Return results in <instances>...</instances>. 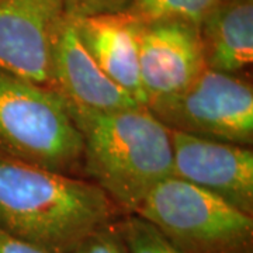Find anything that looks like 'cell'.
<instances>
[{
	"instance_id": "obj_11",
	"label": "cell",
	"mask_w": 253,
	"mask_h": 253,
	"mask_svg": "<svg viewBox=\"0 0 253 253\" xmlns=\"http://www.w3.org/2000/svg\"><path fill=\"white\" fill-rule=\"evenodd\" d=\"M206 68L242 76L253 63V0H226L199 26Z\"/></svg>"
},
{
	"instance_id": "obj_16",
	"label": "cell",
	"mask_w": 253,
	"mask_h": 253,
	"mask_svg": "<svg viewBox=\"0 0 253 253\" xmlns=\"http://www.w3.org/2000/svg\"><path fill=\"white\" fill-rule=\"evenodd\" d=\"M0 253H51L38 248L36 245L28 244L23 239L10 235L9 232L0 228Z\"/></svg>"
},
{
	"instance_id": "obj_15",
	"label": "cell",
	"mask_w": 253,
	"mask_h": 253,
	"mask_svg": "<svg viewBox=\"0 0 253 253\" xmlns=\"http://www.w3.org/2000/svg\"><path fill=\"white\" fill-rule=\"evenodd\" d=\"M134 0H63L68 17L78 18L96 14L126 11Z\"/></svg>"
},
{
	"instance_id": "obj_14",
	"label": "cell",
	"mask_w": 253,
	"mask_h": 253,
	"mask_svg": "<svg viewBox=\"0 0 253 253\" xmlns=\"http://www.w3.org/2000/svg\"><path fill=\"white\" fill-rule=\"evenodd\" d=\"M66 253H128L118 219L100 226L81 244Z\"/></svg>"
},
{
	"instance_id": "obj_8",
	"label": "cell",
	"mask_w": 253,
	"mask_h": 253,
	"mask_svg": "<svg viewBox=\"0 0 253 253\" xmlns=\"http://www.w3.org/2000/svg\"><path fill=\"white\" fill-rule=\"evenodd\" d=\"M138 46L146 107L184 90L206 69L200 28L193 23H141Z\"/></svg>"
},
{
	"instance_id": "obj_4",
	"label": "cell",
	"mask_w": 253,
	"mask_h": 253,
	"mask_svg": "<svg viewBox=\"0 0 253 253\" xmlns=\"http://www.w3.org/2000/svg\"><path fill=\"white\" fill-rule=\"evenodd\" d=\"M134 215L180 253H253V215L173 176L146 194Z\"/></svg>"
},
{
	"instance_id": "obj_7",
	"label": "cell",
	"mask_w": 253,
	"mask_h": 253,
	"mask_svg": "<svg viewBox=\"0 0 253 253\" xmlns=\"http://www.w3.org/2000/svg\"><path fill=\"white\" fill-rule=\"evenodd\" d=\"M173 177L217 196L253 215L252 146L229 144L170 129Z\"/></svg>"
},
{
	"instance_id": "obj_6",
	"label": "cell",
	"mask_w": 253,
	"mask_h": 253,
	"mask_svg": "<svg viewBox=\"0 0 253 253\" xmlns=\"http://www.w3.org/2000/svg\"><path fill=\"white\" fill-rule=\"evenodd\" d=\"M68 14L63 0H0V69L52 90V55Z\"/></svg>"
},
{
	"instance_id": "obj_9",
	"label": "cell",
	"mask_w": 253,
	"mask_h": 253,
	"mask_svg": "<svg viewBox=\"0 0 253 253\" xmlns=\"http://www.w3.org/2000/svg\"><path fill=\"white\" fill-rule=\"evenodd\" d=\"M52 90L63 101L96 113H113L141 106L93 61L82 45L71 17L63 23L55 42Z\"/></svg>"
},
{
	"instance_id": "obj_1",
	"label": "cell",
	"mask_w": 253,
	"mask_h": 253,
	"mask_svg": "<svg viewBox=\"0 0 253 253\" xmlns=\"http://www.w3.org/2000/svg\"><path fill=\"white\" fill-rule=\"evenodd\" d=\"M123 217L90 180L0 155V228L51 253H66Z\"/></svg>"
},
{
	"instance_id": "obj_13",
	"label": "cell",
	"mask_w": 253,
	"mask_h": 253,
	"mask_svg": "<svg viewBox=\"0 0 253 253\" xmlns=\"http://www.w3.org/2000/svg\"><path fill=\"white\" fill-rule=\"evenodd\" d=\"M118 225L128 253H180L154 225L138 215H123L118 218Z\"/></svg>"
},
{
	"instance_id": "obj_3",
	"label": "cell",
	"mask_w": 253,
	"mask_h": 253,
	"mask_svg": "<svg viewBox=\"0 0 253 253\" xmlns=\"http://www.w3.org/2000/svg\"><path fill=\"white\" fill-rule=\"evenodd\" d=\"M0 155L73 176L83 139L61 96L0 69Z\"/></svg>"
},
{
	"instance_id": "obj_12",
	"label": "cell",
	"mask_w": 253,
	"mask_h": 253,
	"mask_svg": "<svg viewBox=\"0 0 253 253\" xmlns=\"http://www.w3.org/2000/svg\"><path fill=\"white\" fill-rule=\"evenodd\" d=\"M226 0H134L126 10L138 23L181 20L200 26Z\"/></svg>"
},
{
	"instance_id": "obj_5",
	"label": "cell",
	"mask_w": 253,
	"mask_h": 253,
	"mask_svg": "<svg viewBox=\"0 0 253 253\" xmlns=\"http://www.w3.org/2000/svg\"><path fill=\"white\" fill-rule=\"evenodd\" d=\"M148 110L163 126L183 134L252 146L253 87L238 75L206 68L180 93Z\"/></svg>"
},
{
	"instance_id": "obj_2",
	"label": "cell",
	"mask_w": 253,
	"mask_h": 253,
	"mask_svg": "<svg viewBox=\"0 0 253 253\" xmlns=\"http://www.w3.org/2000/svg\"><path fill=\"white\" fill-rule=\"evenodd\" d=\"M63 104L83 139L82 170L123 215L134 214L155 186L173 176L170 129L148 107L96 113Z\"/></svg>"
},
{
	"instance_id": "obj_10",
	"label": "cell",
	"mask_w": 253,
	"mask_h": 253,
	"mask_svg": "<svg viewBox=\"0 0 253 253\" xmlns=\"http://www.w3.org/2000/svg\"><path fill=\"white\" fill-rule=\"evenodd\" d=\"M72 18V17H71ZM82 45L100 69L146 107L139 73V24L126 11L72 18Z\"/></svg>"
}]
</instances>
